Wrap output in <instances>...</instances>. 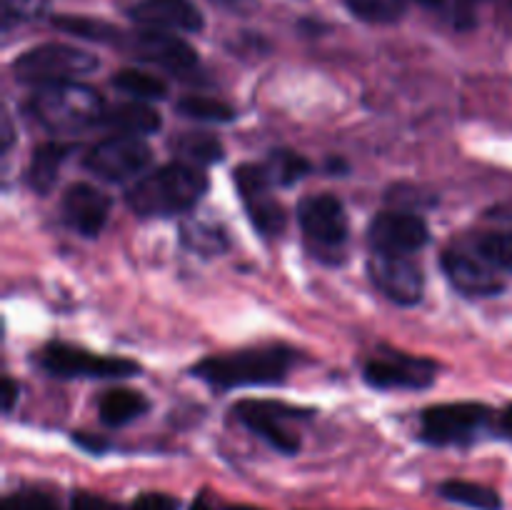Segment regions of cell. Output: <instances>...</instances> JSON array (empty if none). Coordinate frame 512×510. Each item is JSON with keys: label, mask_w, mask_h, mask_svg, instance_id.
<instances>
[{"label": "cell", "mask_w": 512, "mask_h": 510, "mask_svg": "<svg viewBox=\"0 0 512 510\" xmlns=\"http://www.w3.org/2000/svg\"><path fill=\"white\" fill-rule=\"evenodd\" d=\"M233 415L273 450L283 455H295L300 450V438L293 425L308 420L313 410L295 408L278 400H243L233 408Z\"/></svg>", "instance_id": "ba28073f"}, {"label": "cell", "mask_w": 512, "mask_h": 510, "mask_svg": "<svg viewBox=\"0 0 512 510\" xmlns=\"http://www.w3.org/2000/svg\"><path fill=\"white\" fill-rule=\"evenodd\" d=\"M73 440L80 445L83 450H88V453H105L108 450V443H105L100 435H90V433H73Z\"/></svg>", "instance_id": "836d02e7"}, {"label": "cell", "mask_w": 512, "mask_h": 510, "mask_svg": "<svg viewBox=\"0 0 512 510\" xmlns=\"http://www.w3.org/2000/svg\"><path fill=\"white\" fill-rule=\"evenodd\" d=\"M75 153L73 143H43L35 148L33 158H30L28 168V185L38 195H45L53 190L55 180H58L60 168L65 160Z\"/></svg>", "instance_id": "ac0fdd59"}, {"label": "cell", "mask_w": 512, "mask_h": 510, "mask_svg": "<svg viewBox=\"0 0 512 510\" xmlns=\"http://www.w3.org/2000/svg\"><path fill=\"white\" fill-rule=\"evenodd\" d=\"M55 28L65 30L70 35H78V38L88 40H100V43H115L120 45L125 33L115 30L110 23H103V20L93 18H80V15H60V18H53Z\"/></svg>", "instance_id": "4316f807"}, {"label": "cell", "mask_w": 512, "mask_h": 510, "mask_svg": "<svg viewBox=\"0 0 512 510\" xmlns=\"http://www.w3.org/2000/svg\"><path fill=\"white\" fill-rule=\"evenodd\" d=\"M188 510H213V508H210V505H208V500L200 498V495H198V498L193 500V505H190Z\"/></svg>", "instance_id": "74e56055"}, {"label": "cell", "mask_w": 512, "mask_h": 510, "mask_svg": "<svg viewBox=\"0 0 512 510\" xmlns=\"http://www.w3.org/2000/svg\"><path fill=\"white\" fill-rule=\"evenodd\" d=\"M235 188H238L245 213H248L250 223L255 225L258 233H263L265 238H275V235L283 233L285 225H288V215L273 195L275 185L263 165H238L235 168Z\"/></svg>", "instance_id": "9c48e42d"}, {"label": "cell", "mask_w": 512, "mask_h": 510, "mask_svg": "<svg viewBox=\"0 0 512 510\" xmlns=\"http://www.w3.org/2000/svg\"><path fill=\"white\" fill-rule=\"evenodd\" d=\"M0 510H60L58 503L43 490H15L3 500Z\"/></svg>", "instance_id": "4dcf8cb0"}, {"label": "cell", "mask_w": 512, "mask_h": 510, "mask_svg": "<svg viewBox=\"0 0 512 510\" xmlns=\"http://www.w3.org/2000/svg\"><path fill=\"white\" fill-rule=\"evenodd\" d=\"M263 168L268 178L273 180V185H285L288 188V185L298 183V180H303L310 173V160L305 155L295 153V150L280 148L270 153L268 163Z\"/></svg>", "instance_id": "d4e9b609"}, {"label": "cell", "mask_w": 512, "mask_h": 510, "mask_svg": "<svg viewBox=\"0 0 512 510\" xmlns=\"http://www.w3.org/2000/svg\"><path fill=\"white\" fill-rule=\"evenodd\" d=\"M438 490L445 500L465 505V508L503 510V498L498 495V490L488 488V485L470 483V480H445Z\"/></svg>", "instance_id": "44dd1931"}, {"label": "cell", "mask_w": 512, "mask_h": 510, "mask_svg": "<svg viewBox=\"0 0 512 510\" xmlns=\"http://www.w3.org/2000/svg\"><path fill=\"white\" fill-rule=\"evenodd\" d=\"M95 68H98V58L93 53L65 43L35 45L13 63L15 78L20 83L38 85V88L75 83L83 75L93 73Z\"/></svg>", "instance_id": "277c9868"}, {"label": "cell", "mask_w": 512, "mask_h": 510, "mask_svg": "<svg viewBox=\"0 0 512 510\" xmlns=\"http://www.w3.org/2000/svg\"><path fill=\"white\" fill-rule=\"evenodd\" d=\"M473 248L493 265L495 270L512 273V233L510 230H490L475 238Z\"/></svg>", "instance_id": "83f0119b"}, {"label": "cell", "mask_w": 512, "mask_h": 510, "mask_svg": "<svg viewBox=\"0 0 512 510\" xmlns=\"http://www.w3.org/2000/svg\"><path fill=\"white\" fill-rule=\"evenodd\" d=\"M225 510H263V508H253V505H228Z\"/></svg>", "instance_id": "ab89813d"}, {"label": "cell", "mask_w": 512, "mask_h": 510, "mask_svg": "<svg viewBox=\"0 0 512 510\" xmlns=\"http://www.w3.org/2000/svg\"><path fill=\"white\" fill-rule=\"evenodd\" d=\"M150 403L143 393L128 388H110L100 395L98 413L108 428H120L148 413Z\"/></svg>", "instance_id": "ffe728a7"}, {"label": "cell", "mask_w": 512, "mask_h": 510, "mask_svg": "<svg viewBox=\"0 0 512 510\" xmlns=\"http://www.w3.org/2000/svg\"><path fill=\"white\" fill-rule=\"evenodd\" d=\"M180 238L190 250L200 255H218L228 248V235L218 225L203 223V220H185L180 228Z\"/></svg>", "instance_id": "484cf974"}, {"label": "cell", "mask_w": 512, "mask_h": 510, "mask_svg": "<svg viewBox=\"0 0 512 510\" xmlns=\"http://www.w3.org/2000/svg\"><path fill=\"white\" fill-rule=\"evenodd\" d=\"M503 430L508 433V438H512V403L505 408V413H503Z\"/></svg>", "instance_id": "8d00e7d4"}, {"label": "cell", "mask_w": 512, "mask_h": 510, "mask_svg": "<svg viewBox=\"0 0 512 510\" xmlns=\"http://www.w3.org/2000/svg\"><path fill=\"white\" fill-rule=\"evenodd\" d=\"M30 110L40 125L53 133H78L90 125H100L105 103L88 85L60 83L40 88L30 100Z\"/></svg>", "instance_id": "3957f363"}, {"label": "cell", "mask_w": 512, "mask_h": 510, "mask_svg": "<svg viewBox=\"0 0 512 510\" xmlns=\"http://www.w3.org/2000/svg\"><path fill=\"white\" fill-rule=\"evenodd\" d=\"M100 125L115 130L118 135H135V138H143V135L160 130L163 120H160L158 110H153L150 105L123 103L115 105V108H105Z\"/></svg>", "instance_id": "d6986e66"}, {"label": "cell", "mask_w": 512, "mask_h": 510, "mask_svg": "<svg viewBox=\"0 0 512 510\" xmlns=\"http://www.w3.org/2000/svg\"><path fill=\"white\" fill-rule=\"evenodd\" d=\"M113 85L123 93L133 95L138 100H163L168 95V83L158 75H150L138 68H123L113 75Z\"/></svg>", "instance_id": "cb8c5ba5"}, {"label": "cell", "mask_w": 512, "mask_h": 510, "mask_svg": "<svg viewBox=\"0 0 512 510\" xmlns=\"http://www.w3.org/2000/svg\"><path fill=\"white\" fill-rule=\"evenodd\" d=\"M18 385H15L13 378H5L3 380V410L5 413H10L15 405V400H18Z\"/></svg>", "instance_id": "e575fe53"}, {"label": "cell", "mask_w": 512, "mask_h": 510, "mask_svg": "<svg viewBox=\"0 0 512 510\" xmlns=\"http://www.w3.org/2000/svg\"><path fill=\"white\" fill-rule=\"evenodd\" d=\"M415 3H420V5H428V8H443V5L448 3V0H415Z\"/></svg>", "instance_id": "f35d334b"}, {"label": "cell", "mask_w": 512, "mask_h": 510, "mask_svg": "<svg viewBox=\"0 0 512 510\" xmlns=\"http://www.w3.org/2000/svg\"><path fill=\"white\" fill-rule=\"evenodd\" d=\"M173 150L190 165H213L223 160V143L210 133H183L173 138Z\"/></svg>", "instance_id": "7402d4cb"}, {"label": "cell", "mask_w": 512, "mask_h": 510, "mask_svg": "<svg viewBox=\"0 0 512 510\" xmlns=\"http://www.w3.org/2000/svg\"><path fill=\"white\" fill-rule=\"evenodd\" d=\"M70 510H123L113 500L103 498V495L88 493V490H80L70 498Z\"/></svg>", "instance_id": "d6a6232c"}, {"label": "cell", "mask_w": 512, "mask_h": 510, "mask_svg": "<svg viewBox=\"0 0 512 510\" xmlns=\"http://www.w3.org/2000/svg\"><path fill=\"white\" fill-rule=\"evenodd\" d=\"M153 150L143 138L135 135H113L108 140H100L98 145L85 155V168L98 178L110 180V183H123L133 175L143 173L148 168Z\"/></svg>", "instance_id": "8fae6325"}, {"label": "cell", "mask_w": 512, "mask_h": 510, "mask_svg": "<svg viewBox=\"0 0 512 510\" xmlns=\"http://www.w3.org/2000/svg\"><path fill=\"white\" fill-rule=\"evenodd\" d=\"M438 365L428 358L383 350L363 365L365 383L378 390H425L435 383Z\"/></svg>", "instance_id": "30bf717a"}, {"label": "cell", "mask_w": 512, "mask_h": 510, "mask_svg": "<svg viewBox=\"0 0 512 510\" xmlns=\"http://www.w3.org/2000/svg\"><path fill=\"white\" fill-rule=\"evenodd\" d=\"M130 18L140 28L168 30V33H198L205 18L193 0H140L130 8Z\"/></svg>", "instance_id": "e0dca14e"}, {"label": "cell", "mask_w": 512, "mask_h": 510, "mask_svg": "<svg viewBox=\"0 0 512 510\" xmlns=\"http://www.w3.org/2000/svg\"><path fill=\"white\" fill-rule=\"evenodd\" d=\"M125 48L135 55V58L145 60V63L160 65L173 73H188L198 65V53L193 45L185 43L178 35L168 33V30H153V28H140L123 38Z\"/></svg>", "instance_id": "5bb4252c"}, {"label": "cell", "mask_w": 512, "mask_h": 510, "mask_svg": "<svg viewBox=\"0 0 512 510\" xmlns=\"http://www.w3.org/2000/svg\"><path fill=\"white\" fill-rule=\"evenodd\" d=\"M348 8L370 23H390L403 10L398 0H348Z\"/></svg>", "instance_id": "f546056e"}, {"label": "cell", "mask_w": 512, "mask_h": 510, "mask_svg": "<svg viewBox=\"0 0 512 510\" xmlns=\"http://www.w3.org/2000/svg\"><path fill=\"white\" fill-rule=\"evenodd\" d=\"M298 360L300 353L288 345H255L238 353L200 360L193 368V375L220 390L245 388V385H278L288 378Z\"/></svg>", "instance_id": "6da1fadb"}, {"label": "cell", "mask_w": 512, "mask_h": 510, "mask_svg": "<svg viewBox=\"0 0 512 510\" xmlns=\"http://www.w3.org/2000/svg\"><path fill=\"white\" fill-rule=\"evenodd\" d=\"M175 108L185 118L203 120V123H233L238 118L233 105L223 103L218 98H208V95H185V98L178 100Z\"/></svg>", "instance_id": "603a6c76"}, {"label": "cell", "mask_w": 512, "mask_h": 510, "mask_svg": "<svg viewBox=\"0 0 512 510\" xmlns=\"http://www.w3.org/2000/svg\"><path fill=\"white\" fill-rule=\"evenodd\" d=\"M113 200L108 193L88 183H75L63 195V220L85 238H95L110 218Z\"/></svg>", "instance_id": "2e32d148"}, {"label": "cell", "mask_w": 512, "mask_h": 510, "mask_svg": "<svg viewBox=\"0 0 512 510\" xmlns=\"http://www.w3.org/2000/svg\"><path fill=\"white\" fill-rule=\"evenodd\" d=\"M3 138H5V143H3V150H8L10 148V143H13V128H10V118L8 115H5L3 118Z\"/></svg>", "instance_id": "d590c367"}, {"label": "cell", "mask_w": 512, "mask_h": 510, "mask_svg": "<svg viewBox=\"0 0 512 510\" xmlns=\"http://www.w3.org/2000/svg\"><path fill=\"white\" fill-rule=\"evenodd\" d=\"M430 240V228L420 215L405 210H388L375 215L368 230V243L373 253L413 255L425 248Z\"/></svg>", "instance_id": "4fadbf2b"}, {"label": "cell", "mask_w": 512, "mask_h": 510, "mask_svg": "<svg viewBox=\"0 0 512 510\" xmlns=\"http://www.w3.org/2000/svg\"><path fill=\"white\" fill-rule=\"evenodd\" d=\"M208 190V175L190 163H168L140 178L125 200L140 218H168L193 208Z\"/></svg>", "instance_id": "7a4b0ae2"}, {"label": "cell", "mask_w": 512, "mask_h": 510, "mask_svg": "<svg viewBox=\"0 0 512 510\" xmlns=\"http://www.w3.org/2000/svg\"><path fill=\"white\" fill-rule=\"evenodd\" d=\"M180 503L168 493H143L130 503L128 510H178Z\"/></svg>", "instance_id": "1f68e13d"}, {"label": "cell", "mask_w": 512, "mask_h": 510, "mask_svg": "<svg viewBox=\"0 0 512 510\" xmlns=\"http://www.w3.org/2000/svg\"><path fill=\"white\" fill-rule=\"evenodd\" d=\"M298 220L305 233V243L313 250L315 258L328 260V263L343 260L350 225L343 203L335 195H308L298 205Z\"/></svg>", "instance_id": "5b68a950"}, {"label": "cell", "mask_w": 512, "mask_h": 510, "mask_svg": "<svg viewBox=\"0 0 512 510\" xmlns=\"http://www.w3.org/2000/svg\"><path fill=\"white\" fill-rule=\"evenodd\" d=\"M0 10H3V23L8 28L10 23L43 18L50 10V0H0Z\"/></svg>", "instance_id": "f1b7e54d"}, {"label": "cell", "mask_w": 512, "mask_h": 510, "mask_svg": "<svg viewBox=\"0 0 512 510\" xmlns=\"http://www.w3.org/2000/svg\"><path fill=\"white\" fill-rule=\"evenodd\" d=\"M445 275H448L450 283L465 295H480V298H488V295L503 293V280H500L498 270L478 253V250L468 248H448L440 258Z\"/></svg>", "instance_id": "9a60e30c"}, {"label": "cell", "mask_w": 512, "mask_h": 510, "mask_svg": "<svg viewBox=\"0 0 512 510\" xmlns=\"http://www.w3.org/2000/svg\"><path fill=\"white\" fill-rule=\"evenodd\" d=\"M40 368L48 370L55 378H98V380H115V378H133L138 375L140 365L128 358H113V355H98L90 350L78 348L70 343L43 345L38 353Z\"/></svg>", "instance_id": "52a82bcc"}, {"label": "cell", "mask_w": 512, "mask_h": 510, "mask_svg": "<svg viewBox=\"0 0 512 510\" xmlns=\"http://www.w3.org/2000/svg\"><path fill=\"white\" fill-rule=\"evenodd\" d=\"M493 410L483 403H440L420 413L418 438L428 445H468L490 425Z\"/></svg>", "instance_id": "8992f818"}, {"label": "cell", "mask_w": 512, "mask_h": 510, "mask_svg": "<svg viewBox=\"0 0 512 510\" xmlns=\"http://www.w3.org/2000/svg\"><path fill=\"white\" fill-rule=\"evenodd\" d=\"M368 275L375 288L398 305H418L425 293V275L410 255L373 253Z\"/></svg>", "instance_id": "7c38bea8"}]
</instances>
